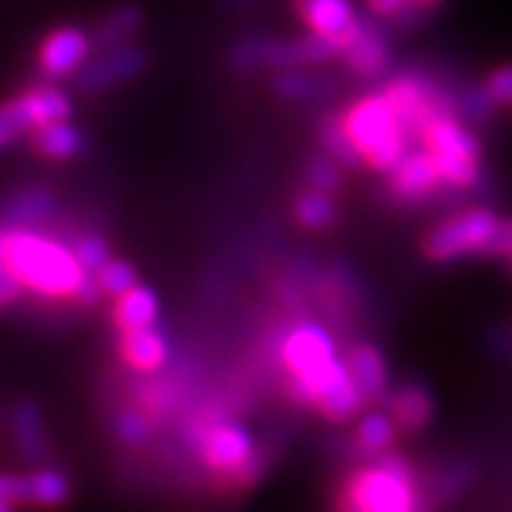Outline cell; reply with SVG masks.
<instances>
[{
    "label": "cell",
    "instance_id": "6da1fadb",
    "mask_svg": "<svg viewBox=\"0 0 512 512\" xmlns=\"http://www.w3.org/2000/svg\"><path fill=\"white\" fill-rule=\"evenodd\" d=\"M3 264L15 273L24 290L46 299H74L88 275L76 259L74 247L34 228L19 226L5 230Z\"/></svg>",
    "mask_w": 512,
    "mask_h": 512
},
{
    "label": "cell",
    "instance_id": "7a4b0ae2",
    "mask_svg": "<svg viewBox=\"0 0 512 512\" xmlns=\"http://www.w3.org/2000/svg\"><path fill=\"white\" fill-rule=\"evenodd\" d=\"M363 159L377 171H392L406 157L411 136L387 91L358 100L342 119Z\"/></svg>",
    "mask_w": 512,
    "mask_h": 512
},
{
    "label": "cell",
    "instance_id": "3957f363",
    "mask_svg": "<svg viewBox=\"0 0 512 512\" xmlns=\"http://www.w3.org/2000/svg\"><path fill=\"white\" fill-rule=\"evenodd\" d=\"M344 512H425L411 465L387 456L356 472L342 496Z\"/></svg>",
    "mask_w": 512,
    "mask_h": 512
},
{
    "label": "cell",
    "instance_id": "277c9868",
    "mask_svg": "<svg viewBox=\"0 0 512 512\" xmlns=\"http://www.w3.org/2000/svg\"><path fill=\"white\" fill-rule=\"evenodd\" d=\"M290 392L297 401L313 403L330 420L354 418L361 411L363 399H366L361 389H358L349 366L339 361V358L316 370V373L292 377Z\"/></svg>",
    "mask_w": 512,
    "mask_h": 512
},
{
    "label": "cell",
    "instance_id": "5b68a950",
    "mask_svg": "<svg viewBox=\"0 0 512 512\" xmlns=\"http://www.w3.org/2000/svg\"><path fill=\"white\" fill-rule=\"evenodd\" d=\"M342 55V48L330 38L311 34L299 41H273V38H247L230 50V64L238 69L256 67H302V64L328 62Z\"/></svg>",
    "mask_w": 512,
    "mask_h": 512
},
{
    "label": "cell",
    "instance_id": "8992f818",
    "mask_svg": "<svg viewBox=\"0 0 512 512\" xmlns=\"http://www.w3.org/2000/svg\"><path fill=\"white\" fill-rule=\"evenodd\" d=\"M72 110L69 95L53 86L31 88L24 95L3 102L0 105V150H8L36 128L69 119Z\"/></svg>",
    "mask_w": 512,
    "mask_h": 512
},
{
    "label": "cell",
    "instance_id": "52a82bcc",
    "mask_svg": "<svg viewBox=\"0 0 512 512\" xmlns=\"http://www.w3.org/2000/svg\"><path fill=\"white\" fill-rule=\"evenodd\" d=\"M501 223L489 209H467L434 228L425 242L427 254L437 261L458 259L472 252H486Z\"/></svg>",
    "mask_w": 512,
    "mask_h": 512
},
{
    "label": "cell",
    "instance_id": "ba28073f",
    "mask_svg": "<svg viewBox=\"0 0 512 512\" xmlns=\"http://www.w3.org/2000/svg\"><path fill=\"white\" fill-rule=\"evenodd\" d=\"M387 95L392 98L396 112L408 136H425L432 121L441 117H451V107L439 88L422 76H399L387 86Z\"/></svg>",
    "mask_w": 512,
    "mask_h": 512
},
{
    "label": "cell",
    "instance_id": "9c48e42d",
    "mask_svg": "<svg viewBox=\"0 0 512 512\" xmlns=\"http://www.w3.org/2000/svg\"><path fill=\"white\" fill-rule=\"evenodd\" d=\"M200 456L214 472H233L242 482L254 472V441L238 422H216L200 437Z\"/></svg>",
    "mask_w": 512,
    "mask_h": 512
},
{
    "label": "cell",
    "instance_id": "30bf717a",
    "mask_svg": "<svg viewBox=\"0 0 512 512\" xmlns=\"http://www.w3.org/2000/svg\"><path fill=\"white\" fill-rule=\"evenodd\" d=\"M280 358H283L292 377L311 375L335 361V339L323 325L297 323L280 339Z\"/></svg>",
    "mask_w": 512,
    "mask_h": 512
},
{
    "label": "cell",
    "instance_id": "8fae6325",
    "mask_svg": "<svg viewBox=\"0 0 512 512\" xmlns=\"http://www.w3.org/2000/svg\"><path fill=\"white\" fill-rule=\"evenodd\" d=\"M91 50V34H86L79 27H62L43 41L38 60H41L43 74L53 76V79H64V76L81 72L86 67Z\"/></svg>",
    "mask_w": 512,
    "mask_h": 512
},
{
    "label": "cell",
    "instance_id": "7c38bea8",
    "mask_svg": "<svg viewBox=\"0 0 512 512\" xmlns=\"http://www.w3.org/2000/svg\"><path fill=\"white\" fill-rule=\"evenodd\" d=\"M147 64V55L138 46H119L105 50L98 60L86 62L81 69L79 83L86 91H105V88L117 86V83L131 81L143 72Z\"/></svg>",
    "mask_w": 512,
    "mask_h": 512
},
{
    "label": "cell",
    "instance_id": "4fadbf2b",
    "mask_svg": "<svg viewBox=\"0 0 512 512\" xmlns=\"http://www.w3.org/2000/svg\"><path fill=\"white\" fill-rule=\"evenodd\" d=\"M297 12L311 34L330 38L339 48H344V43L358 27L351 0H297Z\"/></svg>",
    "mask_w": 512,
    "mask_h": 512
},
{
    "label": "cell",
    "instance_id": "5bb4252c",
    "mask_svg": "<svg viewBox=\"0 0 512 512\" xmlns=\"http://www.w3.org/2000/svg\"><path fill=\"white\" fill-rule=\"evenodd\" d=\"M342 57L358 76H380L389 64V41L375 22L358 19V27L344 43Z\"/></svg>",
    "mask_w": 512,
    "mask_h": 512
},
{
    "label": "cell",
    "instance_id": "9a60e30c",
    "mask_svg": "<svg viewBox=\"0 0 512 512\" xmlns=\"http://www.w3.org/2000/svg\"><path fill=\"white\" fill-rule=\"evenodd\" d=\"M389 174H392V188L396 195L408 202L432 195L441 183L437 157L432 150L406 152V157Z\"/></svg>",
    "mask_w": 512,
    "mask_h": 512
},
{
    "label": "cell",
    "instance_id": "2e32d148",
    "mask_svg": "<svg viewBox=\"0 0 512 512\" xmlns=\"http://www.w3.org/2000/svg\"><path fill=\"white\" fill-rule=\"evenodd\" d=\"M169 351V342L155 325L124 332V339H121V356L128 366L140 370V373H152V370L162 368L169 358Z\"/></svg>",
    "mask_w": 512,
    "mask_h": 512
},
{
    "label": "cell",
    "instance_id": "e0dca14e",
    "mask_svg": "<svg viewBox=\"0 0 512 512\" xmlns=\"http://www.w3.org/2000/svg\"><path fill=\"white\" fill-rule=\"evenodd\" d=\"M159 316V302L157 294L145 285H136L133 290L117 297V306H114V320H117L121 332H133L152 328Z\"/></svg>",
    "mask_w": 512,
    "mask_h": 512
},
{
    "label": "cell",
    "instance_id": "ac0fdd59",
    "mask_svg": "<svg viewBox=\"0 0 512 512\" xmlns=\"http://www.w3.org/2000/svg\"><path fill=\"white\" fill-rule=\"evenodd\" d=\"M425 143L434 155H456V157H472L479 155V143L467 128L451 117H441L432 121L430 128L425 131Z\"/></svg>",
    "mask_w": 512,
    "mask_h": 512
},
{
    "label": "cell",
    "instance_id": "d6986e66",
    "mask_svg": "<svg viewBox=\"0 0 512 512\" xmlns=\"http://www.w3.org/2000/svg\"><path fill=\"white\" fill-rule=\"evenodd\" d=\"M31 143L48 159H72L83 150V136L67 119L53 121L31 133Z\"/></svg>",
    "mask_w": 512,
    "mask_h": 512
},
{
    "label": "cell",
    "instance_id": "ffe728a7",
    "mask_svg": "<svg viewBox=\"0 0 512 512\" xmlns=\"http://www.w3.org/2000/svg\"><path fill=\"white\" fill-rule=\"evenodd\" d=\"M347 366L366 399H377L387 387V366L380 351L373 347H356L349 354Z\"/></svg>",
    "mask_w": 512,
    "mask_h": 512
},
{
    "label": "cell",
    "instance_id": "44dd1931",
    "mask_svg": "<svg viewBox=\"0 0 512 512\" xmlns=\"http://www.w3.org/2000/svg\"><path fill=\"white\" fill-rule=\"evenodd\" d=\"M140 27H143V15H140V10L131 8V5H124V8H117L102 19L93 41L95 46L102 50L126 46L128 38L136 36Z\"/></svg>",
    "mask_w": 512,
    "mask_h": 512
},
{
    "label": "cell",
    "instance_id": "7402d4cb",
    "mask_svg": "<svg viewBox=\"0 0 512 512\" xmlns=\"http://www.w3.org/2000/svg\"><path fill=\"white\" fill-rule=\"evenodd\" d=\"M432 396L420 387V384H406L392 399V413L394 418L401 422L408 430H418V427L427 425L432 418Z\"/></svg>",
    "mask_w": 512,
    "mask_h": 512
},
{
    "label": "cell",
    "instance_id": "603a6c76",
    "mask_svg": "<svg viewBox=\"0 0 512 512\" xmlns=\"http://www.w3.org/2000/svg\"><path fill=\"white\" fill-rule=\"evenodd\" d=\"M15 441L19 453L27 460H38L46 453V432L41 413L34 403H22L15 413Z\"/></svg>",
    "mask_w": 512,
    "mask_h": 512
},
{
    "label": "cell",
    "instance_id": "cb8c5ba5",
    "mask_svg": "<svg viewBox=\"0 0 512 512\" xmlns=\"http://www.w3.org/2000/svg\"><path fill=\"white\" fill-rule=\"evenodd\" d=\"M55 211V200L48 195L46 190H27V192H19L8 204V219L15 223L19 228H31L38 226L48 219L50 214Z\"/></svg>",
    "mask_w": 512,
    "mask_h": 512
},
{
    "label": "cell",
    "instance_id": "d4e9b609",
    "mask_svg": "<svg viewBox=\"0 0 512 512\" xmlns=\"http://www.w3.org/2000/svg\"><path fill=\"white\" fill-rule=\"evenodd\" d=\"M29 482V503L41 508H57L69 498V479L64 472L46 467L27 477Z\"/></svg>",
    "mask_w": 512,
    "mask_h": 512
},
{
    "label": "cell",
    "instance_id": "484cf974",
    "mask_svg": "<svg viewBox=\"0 0 512 512\" xmlns=\"http://www.w3.org/2000/svg\"><path fill=\"white\" fill-rule=\"evenodd\" d=\"M394 420L384 413H370L358 425V444L366 453H382L394 441Z\"/></svg>",
    "mask_w": 512,
    "mask_h": 512
},
{
    "label": "cell",
    "instance_id": "4316f807",
    "mask_svg": "<svg viewBox=\"0 0 512 512\" xmlns=\"http://www.w3.org/2000/svg\"><path fill=\"white\" fill-rule=\"evenodd\" d=\"M275 91L285 98L302 100V98H318V95H325L330 91V83L323 79V76L316 74H302V72H285L275 79Z\"/></svg>",
    "mask_w": 512,
    "mask_h": 512
},
{
    "label": "cell",
    "instance_id": "83f0119b",
    "mask_svg": "<svg viewBox=\"0 0 512 512\" xmlns=\"http://www.w3.org/2000/svg\"><path fill=\"white\" fill-rule=\"evenodd\" d=\"M437 157V166L441 181L456 188H472L482 178L477 159L472 157H456V155H434Z\"/></svg>",
    "mask_w": 512,
    "mask_h": 512
},
{
    "label": "cell",
    "instance_id": "f1b7e54d",
    "mask_svg": "<svg viewBox=\"0 0 512 512\" xmlns=\"http://www.w3.org/2000/svg\"><path fill=\"white\" fill-rule=\"evenodd\" d=\"M297 219L306 228H328L335 221V204L325 192H306L297 202Z\"/></svg>",
    "mask_w": 512,
    "mask_h": 512
},
{
    "label": "cell",
    "instance_id": "f546056e",
    "mask_svg": "<svg viewBox=\"0 0 512 512\" xmlns=\"http://www.w3.org/2000/svg\"><path fill=\"white\" fill-rule=\"evenodd\" d=\"M95 278H98L102 294H110V297H121V294H126L128 290H133V287L138 285L136 271H133V266L126 264V261L110 259L98 273H95Z\"/></svg>",
    "mask_w": 512,
    "mask_h": 512
},
{
    "label": "cell",
    "instance_id": "4dcf8cb0",
    "mask_svg": "<svg viewBox=\"0 0 512 512\" xmlns=\"http://www.w3.org/2000/svg\"><path fill=\"white\" fill-rule=\"evenodd\" d=\"M323 140H325V145H328V150L339 159V162L354 166L363 159L361 152H358L356 143L351 140V136L347 133V128H344L342 119L328 121V124H325Z\"/></svg>",
    "mask_w": 512,
    "mask_h": 512
},
{
    "label": "cell",
    "instance_id": "1f68e13d",
    "mask_svg": "<svg viewBox=\"0 0 512 512\" xmlns=\"http://www.w3.org/2000/svg\"><path fill=\"white\" fill-rule=\"evenodd\" d=\"M74 254L83 266V271L88 273H98L110 261V249H107L105 240H100L98 235H83V238L76 240Z\"/></svg>",
    "mask_w": 512,
    "mask_h": 512
},
{
    "label": "cell",
    "instance_id": "d6a6232c",
    "mask_svg": "<svg viewBox=\"0 0 512 512\" xmlns=\"http://www.w3.org/2000/svg\"><path fill=\"white\" fill-rule=\"evenodd\" d=\"M152 434L150 420L138 411H124L117 418V437L128 446L145 444Z\"/></svg>",
    "mask_w": 512,
    "mask_h": 512
},
{
    "label": "cell",
    "instance_id": "836d02e7",
    "mask_svg": "<svg viewBox=\"0 0 512 512\" xmlns=\"http://www.w3.org/2000/svg\"><path fill=\"white\" fill-rule=\"evenodd\" d=\"M484 88L496 105H512V64L496 69V72L486 79Z\"/></svg>",
    "mask_w": 512,
    "mask_h": 512
},
{
    "label": "cell",
    "instance_id": "e575fe53",
    "mask_svg": "<svg viewBox=\"0 0 512 512\" xmlns=\"http://www.w3.org/2000/svg\"><path fill=\"white\" fill-rule=\"evenodd\" d=\"M496 102L489 98V93H486V88H477V91H470L463 95V100H460V110L467 119L472 121H482L491 114V107H494Z\"/></svg>",
    "mask_w": 512,
    "mask_h": 512
},
{
    "label": "cell",
    "instance_id": "d590c367",
    "mask_svg": "<svg viewBox=\"0 0 512 512\" xmlns=\"http://www.w3.org/2000/svg\"><path fill=\"white\" fill-rule=\"evenodd\" d=\"M309 181L313 183V188L320 192L335 190L339 181V171L335 169V164L328 162V159H313L309 164Z\"/></svg>",
    "mask_w": 512,
    "mask_h": 512
},
{
    "label": "cell",
    "instance_id": "8d00e7d4",
    "mask_svg": "<svg viewBox=\"0 0 512 512\" xmlns=\"http://www.w3.org/2000/svg\"><path fill=\"white\" fill-rule=\"evenodd\" d=\"M0 501L8 503H29V482L27 477L0 475Z\"/></svg>",
    "mask_w": 512,
    "mask_h": 512
},
{
    "label": "cell",
    "instance_id": "74e56055",
    "mask_svg": "<svg viewBox=\"0 0 512 512\" xmlns=\"http://www.w3.org/2000/svg\"><path fill=\"white\" fill-rule=\"evenodd\" d=\"M22 290L24 287L19 285L15 273H12L5 264H0V309L15 302L19 294H22Z\"/></svg>",
    "mask_w": 512,
    "mask_h": 512
},
{
    "label": "cell",
    "instance_id": "f35d334b",
    "mask_svg": "<svg viewBox=\"0 0 512 512\" xmlns=\"http://www.w3.org/2000/svg\"><path fill=\"white\" fill-rule=\"evenodd\" d=\"M486 252L491 254H503V256H512V221H505L498 226L494 240Z\"/></svg>",
    "mask_w": 512,
    "mask_h": 512
},
{
    "label": "cell",
    "instance_id": "ab89813d",
    "mask_svg": "<svg viewBox=\"0 0 512 512\" xmlns=\"http://www.w3.org/2000/svg\"><path fill=\"white\" fill-rule=\"evenodd\" d=\"M100 285H98V278H95V273H88L86 278H83V283L79 285V290H76L74 299L81 304H95L100 299Z\"/></svg>",
    "mask_w": 512,
    "mask_h": 512
},
{
    "label": "cell",
    "instance_id": "60d3db41",
    "mask_svg": "<svg viewBox=\"0 0 512 512\" xmlns=\"http://www.w3.org/2000/svg\"><path fill=\"white\" fill-rule=\"evenodd\" d=\"M370 8H373V12H377V15H384V17H396L399 12L406 8L411 0H368Z\"/></svg>",
    "mask_w": 512,
    "mask_h": 512
},
{
    "label": "cell",
    "instance_id": "b9f144b4",
    "mask_svg": "<svg viewBox=\"0 0 512 512\" xmlns=\"http://www.w3.org/2000/svg\"><path fill=\"white\" fill-rule=\"evenodd\" d=\"M0 512H15V503L0 501Z\"/></svg>",
    "mask_w": 512,
    "mask_h": 512
},
{
    "label": "cell",
    "instance_id": "7bdbcfd3",
    "mask_svg": "<svg viewBox=\"0 0 512 512\" xmlns=\"http://www.w3.org/2000/svg\"><path fill=\"white\" fill-rule=\"evenodd\" d=\"M3 254H5V230H0V264H3Z\"/></svg>",
    "mask_w": 512,
    "mask_h": 512
},
{
    "label": "cell",
    "instance_id": "ee69618b",
    "mask_svg": "<svg viewBox=\"0 0 512 512\" xmlns=\"http://www.w3.org/2000/svg\"><path fill=\"white\" fill-rule=\"evenodd\" d=\"M420 5H430V3H437V0H418Z\"/></svg>",
    "mask_w": 512,
    "mask_h": 512
}]
</instances>
